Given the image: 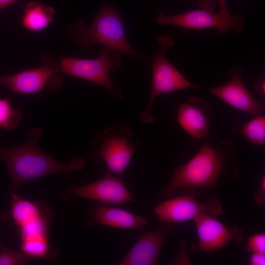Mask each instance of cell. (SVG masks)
I'll return each instance as SVG.
<instances>
[{"label": "cell", "instance_id": "obj_6", "mask_svg": "<svg viewBox=\"0 0 265 265\" xmlns=\"http://www.w3.org/2000/svg\"><path fill=\"white\" fill-rule=\"evenodd\" d=\"M59 65L61 73L92 82L107 89L115 98L124 100L121 90L114 84L110 75L111 71H117L122 65L116 51L104 47L97 58L65 57L61 59Z\"/></svg>", "mask_w": 265, "mask_h": 265}, {"label": "cell", "instance_id": "obj_9", "mask_svg": "<svg viewBox=\"0 0 265 265\" xmlns=\"http://www.w3.org/2000/svg\"><path fill=\"white\" fill-rule=\"evenodd\" d=\"M222 210V206L217 200L201 202L186 195L166 199L154 208V213L159 220L169 223L193 220L204 214L215 216Z\"/></svg>", "mask_w": 265, "mask_h": 265}, {"label": "cell", "instance_id": "obj_14", "mask_svg": "<svg viewBox=\"0 0 265 265\" xmlns=\"http://www.w3.org/2000/svg\"><path fill=\"white\" fill-rule=\"evenodd\" d=\"M212 106L202 98L191 97L179 106L178 121L183 129L196 139L206 138L212 122Z\"/></svg>", "mask_w": 265, "mask_h": 265}, {"label": "cell", "instance_id": "obj_8", "mask_svg": "<svg viewBox=\"0 0 265 265\" xmlns=\"http://www.w3.org/2000/svg\"><path fill=\"white\" fill-rule=\"evenodd\" d=\"M156 21L161 25H172L194 29L215 28L218 34L221 35L230 30L239 32L244 24V18L241 14L215 13L202 8L173 16L159 14Z\"/></svg>", "mask_w": 265, "mask_h": 265}, {"label": "cell", "instance_id": "obj_19", "mask_svg": "<svg viewBox=\"0 0 265 265\" xmlns=\"http://www.w3.org/2000/svg\"><path fill=\"white\" fill-rule=\"evenodd\" d=\"M23 117L22 111L13 106L9 98H0V128L14 129L18 127Z\"/></svg>", "mask_w": 265, "mask_h": 265}, {"label": "cell", "instance_id": "obj_3", "mask_svg": "<svg viewBox=\"0 0 265 265\" xmlns=\"http://www.w3.org/2000/svg\"><path fill=\"white\" fill-rule=\"evenodd\" d=\"M68 31L71 38L86 51L100 44L135 59H141L130 44L123 20L112 5L103 4L90 26H87L83 21L78 20L68 27Z\"/></svg>", "mask_w": 265, "mask_h": 265}, {"label": "cell", "instance_id": "obj_13", "mask_svg": "<svg viewBox=\"0 0 265 265\" xmlns=\"http://www.w3.org/2000/svg\"><path fill=\"white\" fill-rule=\"evenodd\" d=\"M243 70L238 67L231 68L228 73L230 80L207 91L234 108L257 116L262 115L264 109L245 86L242 79Z\"/></svg>", "mask_w": 265, "mask_h": 265}, {"label": "cell", "instance_id": "obj_12", "mask_svg": "<svg viewBox=\"0 0 265 265\" xmlns=\"http://www.w3.org/2000/svg\"><path fill=\"white\" fill-rule=\"evenodd\" d=\"M173 230L171 223L161 222L154 230L142 232L136 242L118 265H158L163 243Z\"/></svg>", "mask_w": 265, "mask_h": 265}, {"label": "cell", "instance_id": "obj_27", "mask_svg": "<svg viewBox=\"0 0 265 265\" xmlns=\"http://www.w3.org/2000/svg\"><path fill=\"white\" fill-rule=\"evenodd\" d=\"M11 219L10 212L6 211L0 214V222L2 221H8Z\"/></svg>", "mask_w": 265, "mask_h": 265}, {"label": "cell", "instance_id": "obj_21", "mask_svg": "<svg viewBox=\"0 0 265 265\" xmlns=\"http://www.w3.org/2000/svg\"><path fill=\"white\" fill-rule=\"evenodd\" d=\"M244 247L247 251L251 253H265V234L258 233L252 235Z\"/></svg>", "mask_w": 265, "mask_h": 265}, {"label": "cell", "instance_id": "obj_17", "mask_svg": "<svg viewBox=\"0 0 265 265\" xmlns=\"http://www.w3.org/2000/svg\"><path fill=\"white\" fill-rule=\"evenodd\" d=\"M54 13L53 7L37 1H30L25 7L21 24L29 31H42L53 22Z\"/></svg>", "mask_w": 265, "mask_h": 265}, {"label": "cell", "instance_id": "obj_11", "mask_svg": "<svg viewBox=\"0 0 265 265\" xmlns=\"http://www.w3.org/2000/svg\"><path fill=\"white\" fill-rule=\"evenodd\" d=\"M198 235V243L193 251L203 252L217 251L232 242L242 241V230L228 228L214 216L202 214L193 220Z\"/></svg>", "mask_w": 265, "mask_h": 265}, {"label": "cell", "instance_id": "obj_20", "mask_svg": "<svg viewBox=\"0 0 265 265\" xmlns=\"http://www.w3.org/2000/svg\"><path fill=\"white\" fill-rule=\"evenodd\" d=\"M33 260L23 251L13 250L0 242V265H21Z\"/></svg>", "mask_w": 265, "mask_h": 265}, {"label": "cell", "instance_id": "obj_23", "mask_svg": "<svg viewBox=\"0 0 265 265\" xmlns=\"http://www.w3.org/2000/svg\"><path fill=\"white\" fill-rule=\"evenodd\" d=\"M249 264L251 265H265V253H252L249 259Z\"/></svg>", "mask_w": 265, "mask_h": 265}, {"label": "cell", "instance_id": "obj_18", "mask_svg": "<svg viewBox=\"0 0 265 265\" xmlns=\"http://www.w3.org/2000/svg\"><path fill=\"white\" fill-rule=\"evenodd\" d=\"M232 132L235 135L242 136L255 145H265V117L262 114L255 116L246 123L237 122Z\"/></svg>", "mask_w": 265, "mask_h": 265}, {"label": "cell", "instance_id": "obj_15", "mask_svg": "<svg viewBox=\"0 0 265 265\" xmlns=\"http://www.w3.org/2000/svg\"><path fill=\"white\" fill-rule=\"evenodd\" d=\"M90 219L86 226L93 227L102 225L111 227L142 230L148 223L145 218L130 212L103 204H95L89 210Z\"/></svg>", "mask_w": 265, "mask_h": 265}, {"label": "cell", "instance_id": "obj_16", "mask_svg": "<svg viewBox=\"0 0 265 265\" xmlns=\"http://www.w3.org/2000/svg\"><path fill=\"white\" fill-rule=\"evenodd\" d=\"M11 218L18 228L37 219L54 215V212L44 201H31L23 199L18 194L11 195Z\"/></svg>", "mask_w": 265, "mask_h": 265}, {"label": "cell", "instance_id": "obj_5", "mask_svg": "<svg viewBox=\"0 0 265 265\" xmlns=\"http://www.w3.org/2000/svg\"><path fill=\"white\" fill-rule=\"evenodd\" d=\"M159 49L151 58L152 79L150 94L145 109L139 114L140 120L146 123L153 124L155 119L152 114V106L156 99L160 95L189 88L199 87L189 81L165 57L166 52L173 48L175 41L173 38L164 35L158 40Z\"/></svg>", "mask_w": 265, "mask_h": 265}, {"label": "cell", "instance_id": "obj_24", "mask_svg": "<svg viewBox=\"0 0 265 265\" xmlns=\"http://www.w3.org/2000/svg\"><path fill=\"white\" fill-rule=\"evenodd\" d=\"M202 9L213 11L215 8V0H196Z\"/></svg>", "mask_w": 265, "mask_h": 265}, {"label": "cell", "instance_id": "obj_22", "mask_svg": "<svg viewBox=\"0 0 265 265\" xmlns=\"http://www.w3.org/2000/svg\"><path fill=\"white\" fill-rule=\"evenodd\" d=\"M255 201L259 205H264L265 201V177L263 176L260 188L255 195Z\"/></svg>", "mask_w": 265, "mask_h": 265}, {"label": "cell", "instance_id": "obj_26", "mask_svg": "<svg viewBox=\"0 0 265 265\" xmlns=\"http://www.w3.org/2000/svg\"><path fill=\"white\" fill-rule=\"evenodd\" d=\"M216 0L219 5V7H220V10L219 11V13L221 14H228L230 13V12L228 10V8L227 7V0Z\"/></svg>", "mask_w": 265, "mask_h": 265}, {"label": "cell", "instance_id": "obj_25", "mask_svg": "<svg viewBox=\"0 0 265 265\" xmlns=\"http://www.w3.org/2000/svg\"><path fill=\"white\" fill-rule=\"evenodd\" d=\"M255 90L262 98L265 96V80L264 79H261L257 80L254 84Z\"/></svg>", "mask_w": 265, "mask_h": 265}, {"label": "cell", "instance_id": "obj_4", "mask_svg": "<svg viewBox=\"0 0 265 265\" xmlns=\"http://www.w3.org/2000/svg\"><path fill=\"white\" fill-rule=\"evenodd\" d=\"M132 129L116 124L97 132L93 137L91 158L104 163L108 171L121 176L129 166L138 143H133Z\"/></svg>", "mask_w": 265, "mask_h": 265}, {"label": "cell", "instance_id": "obj_28", "mask_svg": "<svg viewBox=\"0 0 265 265\" xmlns=\"http://www.w3.org/2000/svg\"><path fill=\"white\" fill-rule=\"evenodd\" d=\"M17 0H0V10L15 2Z\"/></svg>", "mask_w": 265, "mask_h": 265}, {"label": "cell", "instance_id": "obj_10", "mask_svg": "<svg viewBox=\"0 0 265 265\" xmlns=\"http://www.w3.org/2000/svg\"><path fill=\"white\" fill-rule=\"evenodd\" d=\"M60 196L64 200L78 196L106 204L137 202L122 181L109 171L103 178L93 183L80 186H72L64 189L60 193Z\"/></svg>", "mask_w": 265, "mask_h": 265}, {"label": "cell", "instance_id": "obj_1", "mask_svg": "<svg viewBox=\"0 0 265 265\" xmlns=\"http://www.w3.org/2000/svg\"><path fill=\"white\" fill-rule=\"evenodd\" d=\"M237 155L230 141L222 140L215 146L206 141L191 159L174 169L160 198L172 197L183 187L212 188L235 180L239 174Z\"/></svg>", "mask_w": 265, "mask_h": 265}, {"label": "cell", "instance_id": "obj_7", "mask_svg": "<svg viewBox=\"0 0 265 265\" xmlns=\"http://www.w3.org/2000/svg\"><path fill=\"white\" fill-rule=\"evenodd\" d=\"M42 63L35 68L0 77V84L18 94H38L45 87L58 90L62 83L59 63L47 56L42 57Z\"/></svg>", "mask_w": 265, "mask_h": 265}, {"label": "cell", "instance_id": "obj_2", "mask_svg": "<svg viewBox=\"0 0 265 265\" xmlns=\"http://www.w3.org/2000/svg\"><path fill=\"white\" fill-rule=\"evenodd\" d=\"M43 135V129L34 128L21 144L10 148L0 145V159L7 166L11 179L10 195L16 193L20 186L27 182L54 173L71 174L84 167L85 160L79 156L64 163L43 151L38 142Z\"/></svg>", "mask_w": 265, "mask_h": 265}]
</instances>
